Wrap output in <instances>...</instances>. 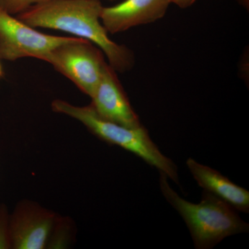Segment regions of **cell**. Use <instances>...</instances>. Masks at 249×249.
I'll return each mask as SVG.
<instances>
[{
    "label": "cell",
    "instance_id": "cell-1",
    "mask_svg": "<svg viewBox=\"0 0 249 249\" xmlns=\"http://www.w3.org/2000/svg\"><path fill=\"white\" fill-rule=\"evenodd\" d=\"M103 6L100 0H48L18 15L34 28L68 33L97 46L116 72L125 73L135 65L134 52L111 40L101 19Z\"/></svg>",
    "mask_w": 249,
    "mask_h": 249
},
{
    "label": "cell",
    "instance_id": "cell-2",
    "mask_svg": "<svg viewBox=\"0 0 249 249\" xmlns=\"http://www.w3.org/2000/svg\"><path fill=\"white\" fill-rule=\"evenodd\" d=\"M160 183L165 199L186 222L196 249H211L226 237L249 232V224L235 209L209 192H203L200 203L193 204L180 197L160 172Z\"/></svg>",
    "mask_w": 249,
    "mask_h": 249
},
{
    "label": "cell",
    "instance_id": "cell-3",
    "mask_svg": "<svg viewBox=\"0 0 249 249\" xmlns=\"http://www.w3.org/2000/svg\"><path fill=\"white\" fill-rule=\"evenodd\" d=\"M52 108L55 112L80 121L89 132L101 140L138 156L179 185L176 165L159 150L143 126L131 128L105 120L96 114L90 105L80 107L57 99L52 102Z\"/></svg>",
    "mask_w": 249,
    "mask_h": 249
},
{
    "label": "cell",
    "instance_id": "cell-4",
    "mask_svg": "<svg viewBox=\"0 0 249 249\" xmlns=\"http://www.w3.org/2000/svg\"><path fill=\"white\" fill-rule=\"evenodd\" d=\"M104 56L102 51L92 42L74 37L55 47L45 61L91 98L107 63Z\"/></svg>",
    "mask_w": 249,
    "mask_h": 249
},
{
    "label": "cell",
    "instance_id": "cell-5",
    "mask_svg": "<svg viewBox=\"0 0 249 249\" xmlns=\"http://www.w3.org/2000/svg\"><path fill=\"white\" fill-rule=\"evenodd\" d=\"M74 37L47 35L0 9V59L34 58L45 61L55 47Z\"/></svg>",
    "mask_w": 249,
    "mask_h": 249
},
{
    "label": "cell",
    "instance_id": "cell-6",
    "mask_svg": "<svg viewBox=\"0 0 249 249\" xmlns=\"http://www.w3.org/2000/svg\"><path fill=\"white\" fill-rule=\"evenodd\" d=\"M57 216L35 203L18 204L9 219L10 247L42 249L47 247Z\"/></svg>",
    "mask_w": 249,
    "mask_h": 249
},
{
    "label": "cell",
    "instance_id": "cell-7",
    "mask_svg": "<svg viewBox=\"0 0 249 249\" xmlns=\"http://www.w3.org/2000/svg\"><path fill=\"white\" fill-rule=\"evenodd\" d=\"M91 98L92 101L90 106L101 119L131 128L142 125L116 71L108 62Z\"/></svg>",
    "mask_w": 249,
    "mask_h": 249
},
{
    "label": "cell",
    "instance_id": "cell-8",
    "mask_svg": "<svg viewBox=\"0 0 249 249\" xmlns=\"http://www.w3.org/2000/svg\"><path fill=\"white\" fill-rule=\"evenodd\" d=\"M171 4L172 0H124L114 6H103L101 22L108 33L124 32L160 20Z\"/></svg>",
    "mask_w": 249,
    "mask_h": 249
},
{
    "label": "cell",
    "instance_id": "cell-9",
    "mask_svg": "<svg viewBox=\"0 0 249 249\" xmlns=\"http://www.w3.org/2000/svg\"><path fill=\"white\" fill-rule=\"evenodd\" d=\"M193 178L204 191L217 196L237 211L249 213V192L232 183L217 170L200 164L193 159L186 160Z\"/></svg>",
    "mask_w": 249,
    "mask_h": 249
},
{
    "label": "cell",
    "instance_id": "cell-10",
    "mask_svg": "<svg viewBox=\"0 0 249 249\" xmlns=\"http://www.w3.org/2000/svg\"><path fill=\"white\" fill-rule=\"evenodd\" d=\"M70 225L68 219L56 217L47 247L50 246V248H64L70 240Z\"/></svg>",
    "mask_w": 249,
    "mask_h": 249
},
{
    "label": "cell",
    "instance_id": "cell-11",
    "mask_svg": "<svg viewBox=\"0 0 249 249\" xmlns=\"http://www.w3.org/2000/svg\"><path fill=\"white\" fill-rule=\"evenodd\" d=\"M48 0H0V9L8 14L19 15L35 5Z\"/></svg>",
    "mask_w": 249,
    "mask_h": 249
},
{
    "label": "cell",
    "instance_id": "cell-12",
    "mask_svg": "<svg viewBox=\"0 0 249 249\" xmlns=\"http://www.w3.org/2000/svg\"><path fill=\"white\" fill-rule=\"evenodd\" d=\"M9 219L5 208L0 209V249H11L9 236Z\"/></svg>",
    "mask_w": 249,
    "mask_h": 249
},
{
    "label": "cell",
    "instance_id": "cell-13",
    "mask_svg": "<svg viewBox=\"0 0 249 249\" xmlns=\"http://www.w3.org/2000/svg\"><path fill=\"white\" fill-rule=\"evenodd\" d=\"M239 73L240 75L241 79L245 82L246 84L249 85V52L248 47L246 48L241 56L239 62Z\"/></svg>",
    "mask_w": 249,
    "mask_h": 249
},
{
    "label": "cell",
    "instance_id": "cell-14",
    "mask_svg": "<svg viewBox=\"0 0 249 249\" xmlns=\"http://www.w3.org/2000/svg\"><path fill=\"white\" fill-rule=\"evenodd\" d=\"M196 1V0H172V4L176 5L180 9H187Z\"/></svg>",
    "mask_w": 249,
    "mask_h": 249
},
{
    "label": "cell",
    "instance_id": "cell-15",
    "mask_svg": "<svg viewBox=\"0 0 249 249\" xmlns=\"http://www.w3.org/2000/svg\"><path fill=\"white\" fill-rule=\"evenodd\" d=\"M3 76V70L2 67H1V64H0V78Z\"/></svg>",
    "mask_w": 249,
    "mask_h": 249
},
{
    "label": "cell",
    "instance_id": "cell-16",
    "mask_svg": "<svg viewBox=\"0 0 249 249\" xmlns=\"http://www.w3.org/2000/svg\"><path fill=\"white\" fill-rule=\"evenodd\" d=\"M106 1H114V0H106Z\"/></svg>",
    "mask_w": 249,
    "mask_h": 249
}]
</instances>
